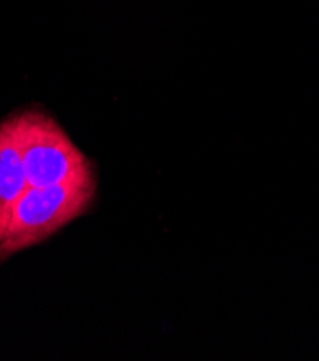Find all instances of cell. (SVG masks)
Listing matches in <instances>:
<instances>
[{
	"instance_id": "1",
	"label": "cell",
	"mask_w": 319,
	"mask_h": 361,
	"mask_svg": "<svg viewBox=\"0 0 319 361\" xmlns=\"http://www.w3.org/2000/svg\"><path fill=\"white\" fill-rule=\"evenodd\" d=\"M8 121L20 152L27 186L95 183L89 160L51 116L26 110Z\"/></svg>"
},
{
	"instance_id": "2",
	"label": "cell",
	"mask_w": 319,
	"mask_h": 361,
	"mask_svg": "<svg viewBox=\"0 0 319 361\" xmlns=\"http://www.w3.org/2000/svg\"><path fill=\"white\" fill-rule=\"evenodd\" d=\"M94 195L95 183L27 186L0 228V259L41 243L77 219L89 207Z\"/></svg>"
},
{
	"instance_id": "3",
	"label": "cell",
	"mask_w": 319,
	"mask_h": 361,
	"mask_svg": "<svg viewBox=\"0 0 319 361\" xmlns=\"http://www.w3.org/2000/svg\"><path fill=\"white\" fill-rule=\"evenodd\" d=\"M27 189L20 152L9 121L0 123V228Z\"/></svg>"
}]
</instances>
